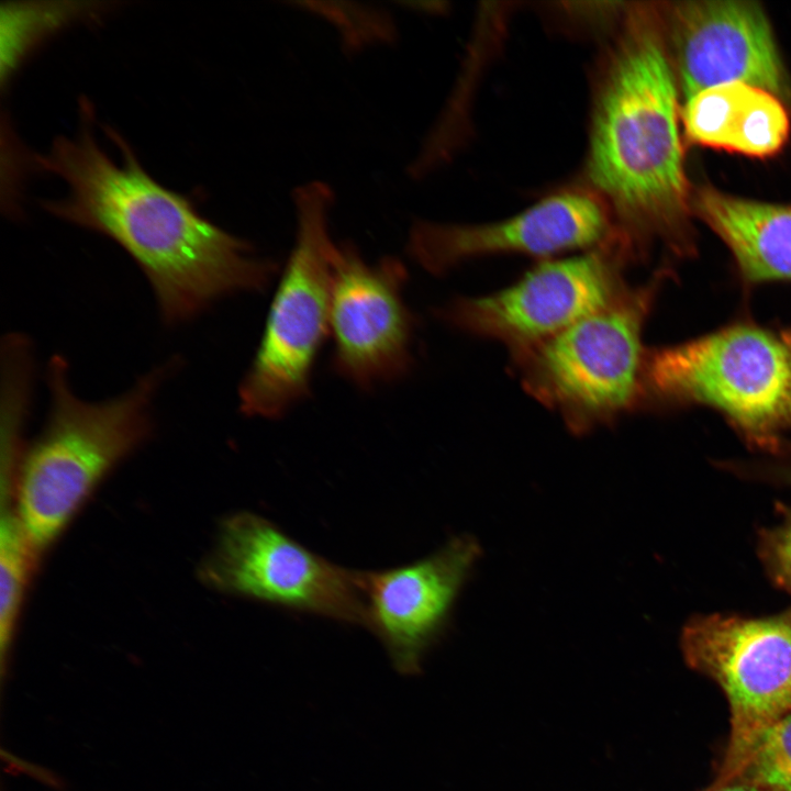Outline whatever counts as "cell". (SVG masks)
<instances>
[{
  "label": "cell",
  "mask_w": 791,
  "mask_h": 791,
  "mask_svg": "<svg viewBox=\"0 0 791 791\" xmlns=\"http://www.w3.org/2000/svg\"><path fill=\"white\" fill-rule=\"evenodd\" d=\"M86 122L74 137L59 136L47 153L34 154L37 169L62 178L67 196L45 201L53 215L94 231L121 246L140 266L168 324L191 320L216 300L264 289L277 266L254 255L252 245L204 218L194 202L156 181L114 129V160Z\"/></svg>",
  "instance_id": "cell-1"
},
{
  "label": "cell",
  "mask_w": 791,
  "mask_h": 791,
  "mask_svg": "<svg viewBox=\"0 0 791 791\" xmlns=\"http://www.w3.org/2000/svg\"><path fill=\"white\" fill-rule=\"evenodd\" d=\"M610 33L594 71L583 186L637 258L655 238L687 250L692 193L664 8L626 3Z\"/></svg>",
  "instance_id": "cell-2"
},
{
  "label": "cell",
  "mask_w": 791,
  "mask_h": 791,
  "mask_svg": "<svg viewBox=\"0 0 791 791\" xmlns=\"http://www.w3.org/2000/svg\"><path fill=\"white\" fill-rule=\"evenodd\" d=\"M169 369H153L123 394L89 402L70 387L66 360L52 358L48 417L23 457L18 484L16 514L36 555L105 474L147 438L151 404Z\"/></svg>",
  "instance_id": "cell-3"
},
{
  "label": "cell",
  "mask_w": 791,
  "mask_h": 791,
  "mask_svg": "<svg viewBox=\"0 0 791 791\" xmlns=\"http://www.w3.org/2000/svg\"><path fill=\"white\" fill-rule=\"evenodd\" d=\"M721 411L754 448L781 455L791 431V330L738 323L647 352L643 401Z\"/></svg>",
  "instance_id": "cell-4"
},
{
  "label": "cell",
  "mask_w": 791,
  "mask_h": 791,
  "mask_svg": "<svg viewBox=\"0 0 791 791\" xmlns=\"http://www.w3.org/2000/svg\"><path fill=\"white\" fill-rule=\"evenodd\" d=\"M667 272L513 356L525 390L573 433L614 422L643 402V328Z\"/></svg>",
  "instance_id": "cell-5"
},
{
  "label": "cell",
  "mask_w": 791,
  "mask_h": 791,
  "mask_svg": "<svg viewBox=\"0 0 791 791\" xmlns=\"http://www.w3.org/2000/svg\"><path fill=\"white\" fill-rule=\"evenodd\" d=\"M296 241L274 296L255 357L238 390L241 411L274 419L309 393L328 331L334 192L322 180L292 191Z\"/></svg>",
  "instance_id": "cell-6"
},
{
  "label": "cell",
  "mask_w": 791,
  "mask_h": 791,
  "mask_svg": "<svg viewBox=\"0 0 791 791\" xmlns=\"http://www.w3.org/2000/svg\"><path fill=\"white\" fill-rule=\"evenodd\" d=\"M687 665L722 690L729 734L710 786L732 778L762 733L791 714V605L775 614L690 617L680 635Z\"/></svg>",
  "instance_id": "cell-7"
},
{
  "label": "cell",
  "mask_w": 791,
  "mask_h": 791,
  "mask_svg": "<svg viewBox=\"0 0 791 791\" xmlns=\"http://www.w3.org/2000/svg\"><path fill=\"white\" fill-rule=\"evenodd\" d=\"M634 259L614 232L578 255L544 259L504 289L454 299L436 315L464 332L504 343L515 356L613 303L628 289L623 271Z\"/></svg>",
  "instance_id": "cell-8"
},
{
  "label": "cell",
  "mask_w": 791,
  "mask_h": 791,
  "mask_svg": "<svg viewBox=\"0 0 791 791\" xmlns=\"http://www.w3.org/2000/svg\"><path fill=\"white\" fill-rule=\"evenodd\" d=\"M202 576L227 593L366 626L359 571L311 552L250 512L222 522Z\"/></svg>",
  "instance_id": "cell-9"
},
{
  "label": "cell",
  "mask_w": 791,
  "mask_h": 791,
  "mask_svg": "<svg viewBox=\"0 0 791 791\" xmlns=\"http://www.w3.org/2000/svg\"><path fill=\"white\" fill-rule=\"evenodd\" d=\"M331 261L334 369L363 388L403 376L412 363L414 328L402 297L403 263L386 256L367 264L352 243L335 244Z\"/></svg>",
  "instance_id": "cell-10"
},
{
  "label": "cell",
  "mask_w": 791,
  "mask_h": 791,
  "mask_svg": "<svg viewBox=\"0 0 791 791\" xmlns=\"http://www.w3.org/2000/svg\"><path fill=\"white\" fill-rule=\"evenodd\" d=\"M615 231L606 203L586 186L554 192L526 210L481 224L415 220L406 252L427 272L443 275L465 260L499 254L548 259L576 249L587 250Z\"/></svg>",
  "instance_id": "cell-11"
},
{
  "label": "cell",
  "mask_w": 791,
  "mask_h": 791,
  "mask_svg": "<svg viewBox=\"0 0 791 791\" xmlns=\"http://www.w3.org/2000/svg\"><path fill=\"white\" fill-rule=\"evenodd\" d=\"M666 33L684 101L698 92L744 82L775 94L786 76L771 25L749 1H687L664 8Z\"/></svg>",
  "instance_id": "cell-12"
},
{
  "label": "cell",
  "mask_w": 791,
  "mask_h": 791,
  "mask_svg": "<svg viewBox=\"0 0 791 791\" xmlns=\"http://www.w3.org/2000/svg\"><path fill=\"white\" fill-rule=\"evenodd\" d=\"M479 554L472 537L457 536L417 561L359 571L366 626L385 645L398 671H420L426 650L446 626Z\"/></svg>",
  "instance_id": "cell-13"
},
{
  "label": "cell",
  "mask_w": 791,
  "mask_h": 791,
  "mask_svg": "<svg viewBox=\"0 0 791 791\" xmlns=\"http://www.w3.org/2000/svg\"><path fill=\"white\" fill-rule=\"evenodd\" d=\"M692 211L727 245L746 282L791 281V204L706 187L692 194Z\"/></svg>",
  "instance_id": "cell-14"
},
{
  "label": "cell",
  "mask_w": 791,
  "mask_h": 791,
  "mask_svg": "<svg viewBox=\"0 0 791 791\" xmlns=\"http://www.w3.org/2000/svg\"><path fill=\"white\" fill-rule=\"evenodd\" d=\"M761 88L729 82L704 89L684 101L681 123L695 144L743 154Z\"/></svg>",
  "instance_id": "cell-15"
},
{
  "label": "cell",
  "mask_w": 791,
  "mask_h": 791,
  "mask_svg": "<svg viewBox=\"0 0 791 791\" xmlns=\"http://www.w3.org/2000/svg\"><path fill=\"white\" fill-rule=\"evenodd\" d=\"M10 2L1 10V74L10 78L23 59L45 37L68 22L99 9L80 8V3Z\"/></svg>",
  "instance_id": "cell-16"
},
{
  "label": "cell",
  "mask_w": 791,
  "mask_h": 791,
  "mask_svg": "<svg viewBox=\"0 0 791 791\" xmlns=\"http://www.w3.org/2000/svg\"><path fill=\"white\" fill-rule=\"evenodd\" d=\"M35 552L18 514L2 510L0 524V650L2 671L35 559Z\"/></svg>",
  "instance_id": "cell-17"
},
{
  "label": "cell",
  "mask_w": 791,
  "mask_h": 791,
  "mask_svg": "<svg viewBox=\"0 0 791 791\" xmlns=\"http://www.w3.org/2000/svg\"><path fill=\"white\" fill-rule=\"evenodd\" d=\"M293 4L331 23L339 34L346 54L393 44L398 37L396 21L385 9L344 1H297Z\"/></svg>",
  "instance_id": "cell-18"
},
{
  "label": "cell",
  "mask_w": 791,
  "mask_h": 791,
  "mask_svg": "<svg viewBox=\"0 0 791 791\" xmlns=\"http://www.w3.org/2000/svg\"><path fill=\"white\" fill-rule=\"evenodd\" d=\"M729 780L769 791H791V714L762 733Z\"/></svg>",
  "instance_id": "cell-19"
},
{
  "label": "cell",
  "mask_w": 791,
  "mask_h": 791,
  "mask_svg": "<svg viewBox=\"0 0 791 791\" xmlns=\"http://www.w3.org/2000/svg\"><path fill=\"white\" fill-rule=\"evenodd\" d=\"M777 510L780 521L758 532L757 555L772 584L791 594V506Z\"/></svg>",
  "instance_id": "cell-20"
},
{
  "label": "cell",
  "mask_w": 791,
  "mask_h": 791,
  "mask_svg": "<svg viewBox=\"0 0 791 791\" xmlns=\"http://www.w3.org/2000/svg\"><path fill=\"white\" fill-rule=\"evenodd\" d=\"M781 455H783V457L780 461L767 464L766 466H758L753 470L742 471L740 474L746 476L748 475L773 484L791 487V446L787 447Z\"/></svg>",
  "instance_id": "cell-21"
},
{
  "label": "cell",
  "mask_w": 791,
  "mask_h": 791,
  "mask_svg": "<svg viewBox=\"0 0 791 791\" xmlns=\"http://www.w3.org/2000/svg\"><path fill=\"white\" fill-rule=\"evenodd\" d=\"M704 791H769L761 787L740 780H729L718 786H709Z\"/></svg>",
  "instance_id": "cell-22"
}]
</instances>
